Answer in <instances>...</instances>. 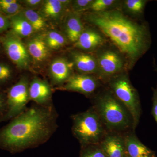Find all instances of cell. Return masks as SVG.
<instances>
[{
    "label": "cell",
    "instance_id": "6da1fadb",
    "mask_svg": "<svg viewBox=\"0 0 157 157\" xmlns=\"http://www.w3.org/2000/svg\"><path fill=\"white\" fill-rule=\"evenodd\" d=\"M58 117L53 104L28 107L0 128V148L15 154L44 144L58 128Z\"/></svg>",
    "mask_w": 157,
    "mask_h": 157
},
{
    "label": "cell",
    "instance_id": "7a4b0ae2",
    "mask_svg": "<svg viewBox=\"0 0 157 157\" xmlns=\"http://www.w3.org/2000/svg\"><path fill=\"white\" fill-rule=\"evenodd\" d=\"M86 20L108 37L121 53L135 61L150 44L147 27L132 21L117 10L94 12Z\"/></svg>",
    "mask_w": 157,
    "mask_h": 157
},
{
    "label": "cell",
    "instance_id": "3957f363",
    "mask_svg": "<svg viewBox=\"0 0 157 157\" xmlns=\"http://www.w3.org/2000/svg\"><path fill=\"white\" fill-rule=\"evenodd\" d=\"M108 132L123 134L133 131L132 117L111 91L97 96L92 107Z\"/></svg>",
    "mask_w": 157,
    "mask_h": 157
},
{
    "label": "cell",
    "instance_id": "277c9868",
    "mask_svg": "<svg viewBox=\"0 0 157 157\" xmlns=\"http://www.w3.org/2000/svg\"><path fill=\"white\" fill-rule=\"evenodd\" d=\"M72 132L83 147L99 144L107 133L102 121L92 107L71 116Z\"/></svg>",
    "mask_w": 157,
    "mask_h": 157
},
{
    "label": "cell",
    "instance_id": "5b68a950",
    "mask_svg": "<svg viewBox=\"0 0 157 157\" xmlns=\"http://www.w3.org/2000/svg\"><path fill=\"white\" fill-rule=\"evenodd\" d=\"M109 86L116 98L130 112L133 120V131L135 132L141 114L140 100L137 90L132 86L126 75L113 77L109 81Z\"/></svg>",
    "mask_w": 157,
    "mask_h": 157
},
{
    "label": "cell",
    "instance_id": "8992f818",
    "mask_svg": "<svg viewBox=\"0 0 157 157\" xmlns=\"http://www.w3.org/2000/svg\"><path fill=\"white\" fill-rule=\"evenodd\" d=\"M28 77L24 76L20 78L8 90L7 95V107L5 115L0 119V124L11 121L23 112L28 107L29 97Z\"/></svg>",
    "mask_w": 157,
    "mask_h": 157
},
{
    "label": "cell",
    "instance_id": "52a82bcc",
    "mask_svg": "<svg viewBox=\"0 0 157 157\" xmlns=\"http://www.w3.org/2000/svg\"><path fill=\"white\" fill-rule=\"evenodd\" d=\"M2 41L6 53L11 61L21 69L27 68L30 63V55L20 38L11 32L2 38Z\"/></svg>",
    "mask_w": 157,
    "mask_h": 157
},
{
    "label": "cell",
    "instance_id": "ba28073f",
    "mask_svg": "<svg viewBox=\"0 0 157 157\" xmlns=\"http://www.w3.org/2000/svg\"><path fill=\"white\" fill-rule=\"evenodd\" d=\"M98 86V80L94 77L86 74H74L71 75L59 89L90 96L94 94Z\"/></svg>",
    "mask_w": 157,
    "mask_h": 157
},
{
    "label": "cell",
    "instance_id": "9c48e42d",
    "mask_svg": "<svg viewBox=\"0 0 157 157\" xmlns=\"http://www.w3.org/2000/svg\"><path fill=\"white\" fill-rule=\"evenodd\" d=\"M29 92L30 101L36 104L48 106L52 104L51 87L46 80L34 77L30 81Z\"/></svg>",
    "mask_w": 157,
    "mask_h": 157
},
{
    "label": "cell",
    "instance_id": "30bf717a",
    "mask_svg": "<svg viewBox=\"0 0 157 157\" xmlns=\"http://www.w3.org/2000/svg\"><path fill=\"white\" fill-rule=\"evenodd\" d=\"M99 144L106 157H127L123 134L107 132Z\"/></svg>",
    "mask_w": 157,
    "mask_h": 157
},
{
    "label": "cell",
    "instance_id": "8fae6325",
    "mask_svg": "<svg viewBox=\"0 0 157 157\" xmlns=\"http://www.w3.org/2000/svg\"><path fill=\"white\" fill-rule=\"evenodd\" d=\"M127 157H156L155 153L143 144L130 131L123 134Z\"/></svg>",
    "mask_w": 157,
    "mask_h": 157
},
{
    "label": "cell",
    "instance_id": "7c38bea8",
    "mask_svg": "<svg viewBox=\"0 0 157 157\" xmlns=\"http://www.w3.org/2000/svg\"><path fill=\"white\" fill-rule=\"evenodd\" d=\"M98 67L104 76H112L120 72L123 67V62L120 56L112 51H106L99 55Z\"/></svg>",
    "mask_w": 157,
    "mask_h": 157
},
{
    "label": "cell",
    "instance_id": "4fadbf2b",
    "mask_svg": "<svg viewBox=\"0 0 157 157\" xmlns=\"http://www.w3.org/2000/svg\"><path fill=\"white\" fill-rule=\"evenodd\" d=\"M73 63L63 58L56 59L51 64L49 73L54 84L62 86L71 76Z\"/></svg>",
    "mask_w": 157,
    "mask_h": 157
},
{
    "label": "cell",
    "instance_id": "5bb4252c",
    "mask_svg": "<svg viewBox=\"0 0 157 157\" xmlns=\"http://www.w3.org/2000/svg\"><path fill=\"white\" fill-rule=\"evenodd\" d=\"M27 48L29 55L37 62L45 60L49 54L50 48L46 44L45 37L38 36L33 38L27 43Z\"/></svg>",
    "mask_w": 157,
    "mask_h": 157
},
{
    "label": "cell",
    "instance_id": "9a60e30c",
    "mask_svg": "<svg viewBox=\"0 0 157 157\" xmlns=\"http://www.w3.org/2000/svg\"><path fill=\"white\" fill-rule=\"evenodd\" d=\"M73 64L77 70L84 73H96L98 70V61L90 55L81 52L72 53Z\"/></svg>",
    "mask_w": 157,
    "mask_h": 157
},
{
    "label": "cell",
    "instance_id": "2e32d148",
    "mask_svg": "<svg viewBox=\"0 0 157 157\" xmlns=\"http://www.w3.org/2000/svg\"><path fill=\"white\" fill-rule=\"evenodd\" d=\"M104 39L100 34L92 30L83 31L74 46L84 50H92L103 44Z\"/></svg>",
    "mask_w": 157,
    "mask_h": 157
},
{
    "label": "cell",
    "instance_id": "e0dca14e",
    "mask_svg": "<svg viewBox=\"0 0 157 157\" xmlns=\"http://www.w3.org/2000/svg\"><path fill=\"white\" fill-rule=\"evenodd\" d=\"M12 33L21 37H27L34 32L30 24L21 12L9 17Z\"/></svg>",
    "mask_w": 157,
    "mask_h": 157
},
{
    "label": "cell",
    "instance_id": "ac0fdd59",
    "mask_svg": "<svg viewBox=\"0 0 157 157\" xmlns=\"http://www.w3.org/2000/svg\"><path fill=\"white\" fill-rule=\"evenodd\" d=\"M66 34L70 42L75 43L84 31L79 15L74 14L68 17L65 27Z\"/></svg>",
    "mask_w": 157,
    "mask_h": 157
},
{
    "label": "cell",
    "instance_id": "d6986e66",
    "mask_svg": "<svg viewBox=\"0 0 157 157\" xmlns=\"http://www.w3.org/2000/svg\"><path fill=\"white\" fill-rule=\"evenodd\" d=\"M65 6L59 0H47L43 3L42 11L43 17L57 19L61 16Z\"/></svg>",
    "mask_w": 157,
    "mask_h": 157
},
{
    "label": "cell",
    "instance_id": "ffe728a7",
    "mask_svg": "<svg viewBox=\"0 0 157 157\" xmlns=\"http://www.w3.org/2000/svg\"><path fill=\"white\" fill-rule=\"evenodd\" d=\"M30 24L35 32L42 31L46 27L45 17L32 9L23 10L21 12Z\"/></svg>",
    "mask_w": 157,
    "mask_h": 157
},
{
    "label": "cell",
    "instance_id": "44dd1931",
    "mask_svg": "<svg viewBox=\"0 0 157 157\" xmlns=\"http://www.w3.org/2000/svg\"><path fill=\"white\" fill-rule=\"evenodd\" d=\"M45 39L48 48L51 49H59L66 43L65 37L56 31L48 32L45 37Z\"/></svg>",
    "mask_w": 157,
    "mask_h": 157
},
{
    "label": "cell",
    "instance_id": "7402d4cb",
    "mask_svg": "<svg viewBox=\"0 0 157 157\" xmlns=\"http://www.w3.org/2000/svg\"><path fill=\"white\" fill-rule=\"evenodd\" d=\"M79 157H106L100 144L81 147Z\"/></svg>",
    "mask_w": 157,
    "mask_h": 157
},
{
    "label": "cell",
    "instance_id": "603a6c76",
    "mask_svg": "<svg viewBox=\"0 0 157 157\" xmlns=\"http://www.w3.org/2000/svg\"><path fill=\"white\" fill-rule=\"evenodd\" d=\"M146 2L144 0H127L125 1V6L130 12L140 14L143 12Z\"/></svg>",
    "mask_w": 157,
    "mask_h": 157
},
{
    "label": "cell",
    "instance_id": "cb8c5ba5",
    "mask_svg": "<svg viewBox=\"0 0 157 157\" xmlns=\"http://www.w3.org/2000/svg\"><path fill=\"white\" fill-rule=\"evenodd\" d=\"M115 1L113 0H95L93 1L89 9L94 12H100L106 11V9L112 6Z\"/></svg>",
    "mask_w": 157,
    "mask_h": 157
},
{
    "label": "cell",
    "instance_id": "d4e9b609",
    "mask_svg": "<svg viewBox=\"0 0 157 157\" xmlns=\"http://www.w3.org/2000/svg\"><path fill=\"white\" fill-rule=\"evenodd\" d=\"M22 10V6L17 2L5 8H0V14L6 17H11L18 14Z\"/></svg>",
    "mask_w": 157,
    "mask_h": 157
},
{
    "label": "cell",
    "instance_id": "484cf974",
    "mask_svg": "<svg viewBox=\"0 0 157 157\" xmlns=\"http://www.w3.org/2000/svg\"><path fill=\"white\" fill-rule=\"evenodd\" d=\"M12 77V71L10 67L5 64L0 63V85L10 81Z\"/></svg>",
    "mask_w": 157,
    "mask_h": 157
},
{
    "label": "cell",
    "instance_id": "4316f807",
    "mask_svg": "<svg viewBox=\"0 0 157 157\" xmlns=\"http://www.w3.org/2000/svg\"><path fill=\"white\" fill-rule=\"evenodd\" d=\"M93 1L92 0H77L73 1V9L77 12L89 9Z\"/></svg>",
    "mask_w": 157,
    "mask_h": 157
},
{
    "label": "cell",
    "instance_id": "83f0119b",
    "mask_svg": "<svg viewBox=\"0 0 157 157\" xmlns=\"http://www.w3.org/2000/svg\"><path fill=\"white\" fill-rule=\"evenodd\" d=\"M152 107L151 114L157 123V85L155 88H152Z\"/></svg>",
    "mask_w": 157,
    "mask_h": 157
},
{
    "label": "cell",
    "instance_id": "f1b7e54d",
    "mask_svg": "<svg viewBox=\"0 0 157 157\" xmlns=\"http://www.w3.org/2000/svg\"><path fill=\"white\" fill-rule=\"evenodd\" d=\"M7 107V95L0 92V119L5 115Z\"/></svg>",
    "mask_w": 157,
    "mask_h": 157
},
{
    "label": "cell",
    "instance_id": "f546056e",
    "mask_svg": "<svg viewBox=\"0 0 157 157\" xmlns=\"http://www.w3.org/2000/svg\"><path fill=\"white\" fill-rule=\"evenodd\" d=\"M10 27L9 17L0 14V33L6 30Z\"/></svg>",
    "mask_w": 157,
    "mask_h": 157
},
{
    "label": "cell",
    "instance_id": "4dcf8cb0",
    "mask_svg": "<svg viewBox=\"0 0 157 157\" xmlns=\"http://www.w3.org/2000/svg\"><path fill=\"white\" fill-rule=\"evenodd\" d=\"M42 2L41 0H26L24 1V3L29 8H34L39 6Z\"/></svg>",
    "mask_w": 157,
    "mask_h": 157
},
{
    "label": "cell",
    "instance_id": "1f68e13d",
    "mask_svg": "<svg viewBox=\"0 0 157 157\" xmlns=\"http://www.w3.org/2000/svg\"><path fill=\"white\" fill-rule=\"evenodd\" d=\"M17 2L16 0H0V8H5Z\"/></svg>",
    "mask_w": 157,
    "mask_h": 157
}]
</instances>
